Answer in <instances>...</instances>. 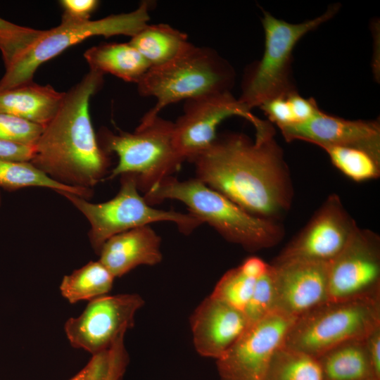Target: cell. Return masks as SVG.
<instances>
[{
  "mask_svg": "<svg viewBox=\"0 0 380 380\" xmlns=\"http://www.w3.org/2000/svg\"><path fill=\"white\" fill-rule=\"evenodd\" d=\"M144 305L137 293L106 295L89 301L83 312L65 323L70 345L92 355L108 350L134 327L136 312Z\"/></svg>",
  "mask_w": 380,
  "mask_h": 380,
  "instance_id": "obj_11",
  "label": "cell"
},
{
  "mask_svg": "<svg viewBox=\"0 0 380 380\" xmlns=\"http://www.w3.org/2000/svg\"><path fill=\"white\" fill-rule=\"evenodd\" d=\"M103 82V74L89 70L65 92L58 110L34 145L30 163L61 184L91 189L110 166L89 114L90 99Z\"/></svg>",
  "mask_w": 380,
  "mask_h": 380,
  "instance_id": "obj_2",
  "label": "cell"
},
{
  "mask_svg": "<svg viewBox=\"0 0 380 380\" xmlns=\"http://www.w3.org/2000/svg\"><path fill=\"white\" fill-rule=\"evenodd\" d=\"M295 319L274 310L248 325L233 346L216 360L220 380H265L273 357L284 346Z\"/></svg>",
  "mask_w": 380,
  "mask_h": 380,
  "instance_id": "obj_10",
  "label": "cell"
},
{
  "mask_svg": "<svg viewBox=\"0 0 380 380\" xmlns=\"http://www.w3.org/2000/svg\"><path fill=\"white\" fill-rule=\"evenodd\" d=\"M65 92L51 85L32 81L15 87L0 89V113L13 115L44 128L58 110Z\"/></svg>",
  "mask_w": 380,
  "mask_h": 380,
  "instance_id": "obj_19",
  "label": "cell"
},
{
  "mask_svg": "<svg viewBox=\"0 0 380 380\" xmlns=\"http://www.w3.org/2000/svg\"><path fill=\"white\" fill-rule=\"evenodd\" d=\"M328 155L331 163L345 176L356 182L378 179L380 160L363 150L338 146L319 147Z\"/></svg>",
  "mask_w": 380,
  "mask_h": 380,
  "instance_id": "obj_25",
  "label": "cell"
},
{
  "mask_svg": "<svg viewBox=\"0 0 380 380\" xmlns=\"http://www.w3.org/2000/svg\"><path fill=\"white\" fill-rule=\"evenodd\" d=\"M0 186L7 190H16L27 186H41L59 192H68L88 198L91 189L68 186L46 175L30 162L0 159Z\"/></svg>",
  "mask_w": 380,
  "mask_h": 380,
  "instance_id": "obj_24",
  "label": "cell"
},
{
  "mask_svg": "<svg viewBox=\"0 0 380 380\" xmlns=\"http://www.w3.org/2000/svg\"><path fill=\"white\" fill-rule=\"evenodd\" d=\"M125 334L120 336L108 349V362L103 380H121L129 362L124 343Z\"/></svg>",
  "mask_w": 380,
  "mask_h": 380,
  "instance_id": "obj_31",
  "label": "cell"
},
{
  "mask_svg": "<svg viewBox=\"0 0 380 380\" xmlns=\"http://www.w3.org/2000/svg\"><path fill=\"white\" fill-rule=\"evenodd\" d=\"M260 108L267 116L269 122L275 124L278 128L295 123L287 96L267 101Z\"/></svg>",
  "mask_w": 380,
  "mask_h": 380,
  "instance_id": "obj_32",
  "label": "cell"
},
{
  "mask_svg": "<svg viewBox=\"0 0 380 380\" xmlns=\"http://www.w3.org/2000/svg\"><path fill=\"white\" fill-rule=\"evenodd\" d=\"M265 380H322L317 358L284 346L274 354Z\"/></svg>",
  "mask_w": 380,
  "mask_h": 380,
  "instance_id": "obj_26",
  "label": "cell"
},
{
  "mask_svg": "<svg viewBox=\"0 0 380 380\" xmlns=\"http://www.w3.org/2000/svg\"><path fill=\"white\" fill-rule=\"evenodd\" d=\"M271 265L274 272L276 310L297 318L329 300V263L293 260Z\"/></svg>",
  "mask_w": 380,
  "mask_h": 380,
  "instance_id": "obj_16",
  "label": "cell"
},
{
  "mask_svg": "<svg viewBox=\"0 0 380 380\" xmlns=\"http://www.w3.org/2000/svg\"><path fill=\"white\" fill-rule=\"evenodd\" d=\"M121 176L120 191L114 198L103 203H92L77 195L59 192L90 223L89 240L96 253H99L103 243L110 237L153 222H172L184 234H189L203 224L190 213L184 214L153 208L139 194L136 175L124 174Z\"/></svg>",
  "mask_w": 380,
  "mask_h": 380,
  "instance_id": "obj_9",
  "label": "cell"
},
{
  "mask_svg": "<svg viewBox=\"0 0 380 380\" xmlns=\"http://www.w3.org/2000/svg\"><path fill=\"white\" fill-rule=\"evenodd\" d=\"M368 380H375V379H368Z\"/></svg>",
  "mask_w": 380,
  "mask_h": 380,
  "instance_id": "obj_40",
  "label": "cell"
},
{
  "mask_svg": "<svg viewBox=\"0 0 380 380\" xmlns=\"http://www.w3.org/2000/svg\"><path fill=\"white\" fill-rule=\"evenodd\" d=\"M276 300L274 272L270 264L269 270L255 280L251 296L243 311L248 326L276 310Z\"/></svg>",
  "mask_w": 380,
  "mask_h": 380,
  "instance_id": "obj_29",
  "label": "cell"
},
{
  "mask_svg": "<svg viewBox=\"0 0 380 380\" xmlns=\"http://www.w3.org/2000/svg\"><path fill=\"white\" fill-rule=\"evenodd\" d=\"M114 276L99 261H90L70 274L63 277L60 291L64 298L74 304L108 295L113 288Z\"/></svg>",
  "mask_w": 380,
  "mask_h": 380,
  "instance_id": "obj_23",
  "label": "cell"
},
{
  "mask_svg": "<svg viewBox=\"0 0 380 380\" xmlns=\"http://www.w3.org/2000/svg\"><path fill=\"white\" fill-rule=\"evenodd\" d=\"M173 127V122L158 115L142 118L134 132H103L101 148L118 156V163L108 178L134 174L139 190L145 194L163 179L172 176L184 162L174 146Z\"/></svg>",
  "mask_w": 380,
  "mask_h": 380,
  "instance_id": "obj_7",
  "label": "cell"
},
{
  "mask_svg": "<svg viewBox=\"0 0 380 380\" xmlns=\"http://www.w3.org/2000/svg\"><path fill=\"white\" fill-rule=\"evenodd\" d=\"M295 123L304 122L312 118L320 109L312 98L305 99L301 96L297 91L287 96Z\"/></svg>",
  "mask_w": 380,
  "mask_h": 380,
  "instance_id": "obj_34",
  "label": "cell"
},
{
  "mask_svg": "<svg viewBox=\"0 0 380 380\" xmlns=\"http://www.w3.org/2000/svg\"><path fill=\"white\" fill-rule=\"evenodd\" d=\"M189 322L196 352L215 360L222 357L248 327L243 312L210 295L196 307Z\"/></svg>",
  "mask_w": 380,
  "mask_h": 380,
  "instance_id": "obj_17",
  "label": "cell"
},
{
  "mask_svg": "<svg viewBox=\"0 0 380 380\" xmlns=\"http://www.w3.org/2000/svg\"><path fill=\"white\" fill-rule=\"evenodd\" d=\"M380 294V239L359 227L328 265V300Z\"/></svg>",
  "mask_w": 380,
  "mask_h": 380,
  "instance_id": "obj_14",
  "label": "cell"
},
{
  "mask_svg": "<svg viewBox=\"0 0 380 380\" xmlns=\"http://www.w3.org/2000/svg\"><path fill=\"white\" fill-rule=\"evenodd\" d=\"M160 236L149 226L116 234L102 246L99 261L114 277H120L139 265H155L163 259Z\"/></svg>",
  "mask_w": 380,
  "mask_h": 380,
  "instance_id": "obj_18",
  "label": "cell"
},
{
  "mask_svg": "<svg viewBox=\"0 0 380 380\" xmlns=\"http://www.w3.org/2000/svg\"><path fill=\"white\" fill-rule=\"evenodd\" d=\"M84 57L90 70L111 74L125 82L138 83L150 68L148 63L129 43H106L87 49Z\"/></svg>",
  "mask_w": 380,
  "mask_h": 380,
  "instance_id": "obj_20",
  "label": "cell"
},
{
  "mask_svg": "<svg viewBox=\"0 0 380 380\" xmlns=\"http://www.w3.org/2000/svg\"><path fill=\"white\" fill-rule=\"evenodd\" d=\"M367 352L375 380H380V326L365 339Z\"/></svg>",
  "mask_w": 380,
  "mask_h": 380,
  "instance_id": "obj_36",
  "label": "cell"
},
{
  "mask_svg": "<svg viewBox=\"0 0 380 380\" xmlns=\"http://www.w3.org/2000/svg\"><path fill=\"white\" fill-rule=\"evenodd\" d=\"M254 127V140L222 134L189 161L196 179L247 213L277 221L292 205L293 182L271 122L260 119Z\"/></svg>",
  "mask_w": 380,
  "mask_h": 380,
  "instance_id": "obj_1",
  "label": "cell"
},
{
  "mask_svg": "<svg viewBox=\"0 0 380 380\" xmlns=\"http://www.w3.org/2000/svg\"><path fill=\"white\" fill-rule=\"evenodd\" d=\"M357 227L340 197L331 194L272 264L293 260L329 263L343 251Z\"/></svg>",
  "mask_w": 380,
  "mask_h": 380,
  "instance_id": "obj_12",
  "label": "cell"
},
{
  "mask_svg": "<svg viewBox=\"0 0 380 380\" xmlns=\"http://www.w3.org/2000/svg\"><path fill=\"white\" fill-rule=\"evenodd\" d=\"M232 65L214 49L194 44L175 59L150 68L137 84L139 94L156 103L144 116L152 118L166 106L207 94L230 91Z\"/></svg>",
  "mask_w": 380,
  "mask_h": 380,
  "instance_id": "obj_5",
  "label": "cell"
},
{
  "mask_svg": "<svg viewBox=\"0 0 380 380\" xmlns=\"http://www.w3.org/2000/svg\"><path fill=\"white\" fill-rule=\"evenodd\" d=\"M42 32L43 30L18 25L0 17V51L5 68L15 62Z\"/></svg>",
  "mask_w": 380,
  "mask_h": 380,
  "instance_id": "obj_27",
  "label": "cell"
},
{
  "mask_svg": "<svg viewBox=\"0 0 380 380\" xmlns=\"http://www.w3.org/2000/svg\"><path fill=\"white\" fill-rule=\"evenodd\" d=\"M150 68L165 64L189 49L193 44L183 32L168 24H148L129 42Z\"/></svg>",
  "mask_w": 380,
  "mask_h": 380,
  "instance_id": "obj_22",
  "label": "cell"
},
{
  "mask_svg": "<svg viewBox=\"0 0 380 380\" xmlns=\"http://www.w3.org/2000/svg\"><path fill=\"white\" fill-rule=\"evenodd\" d=\"M270 267V264L255 256L248 258L239 266L244 275L255 280L264 275Z\"/></svg>",
  "mask_w": 380,
  "mask_h": 380,
  "instance_id": "obj_37",
  "label": "cell"
},
{
  "mask_svg": "<svg viewBox=\"0 0 380 380\" xmlns=\"http://www.w3.org/2000/svg\"><path fill=\"white\" fill-rule=\"evenodd\" d=\"M63 13V20L84 21L90 18L99 1L96 0H62L59 1Z\"/></svg>",
  "mask_w": 380,
  "mask_h": 380,
  "instance_id": "obj_33",
  "label": "cell"
},
{
  "mask_svg": "<svg viewBox=\"0 0 380 380\" xmlns=\"http://www.w3.org/2000/svg\"><path fill=\"white\" fill-rule=\"evenodd\" d=\"M339 6L331 4L322 14L299 23L286 22L263 11L264 51L245 72L238 99L243 106L251 111L267 101L297 91L292 76L293 49L306 34L331 19Z\"/></svg>",
  "mask_w": 380,
  "mask_h": 380,
  "instance_id": "obj_4",
  "label": "cell"
},
{
  "mask_svg": "<svg viewBox=\"0 0 380 380\" xmlns=\"http://www.w3.org/2000/svg\"><path fill=\"white\" fill-rule=\"evenodd\" d=\"M255 282V279L244 275L239 267H234L223 274L210 296L243 312Z\"/></svg>",
  "mask_w": 380,
  "mask_h": 380,
  "instance_id": "obj_28",
  "label": "cell"
},
{
  "mask_svg": "<svg viewBox=\"0 0 380 380\" xmlns=\"http://www.w3.org/2000/svg\"><path fill=\"white\" fill-rule=\"evenodd\" d=\"M151 2L144 1L134 11L113 14L96 20H63L59 25L43 30L39 39L6 71L0 89H10L32 81L37 69L72 45L94 37H134L148 24Z\"/></svg>",
  "mask_w": 380,
  "mask_h": 380,
  "instance_id": "obj_8",
  "label": "cell"
},
{
  "mask_svg": "<svg viewBox=\"0 0 380 380\" xmlns=\"http://www.w3.org/2000/svg\"><path fill=\"white\" fill-rule=\"evenodd\" d=\"M150 205L165 199L184 203L190 213L207 222L225 240L254 252L272 248L282 240L284 230L277 221L254 216L194 178L179 181L172 176L143 196Z\"/></svg>",
  "mask_w": 380,
  "mask_h": 380,
  "instance_id": "obj_3",
  "label": "cell"
},
{
  "mask_svg": "<svg viewBox=\"0 0 380 380\" xmlns=\"http://www.w3.org/2000/svg\"><path fill=\"white\" fill-rule=\"evenodd\" d=\"M34 153V146L24 145L0 139V159L30 162Z\"/></svg>",
  "mask_w": 380,
  "mask_h": 380,
  "instance_id": "obj_35",
  "label": "cell"
},
{
  "mask_svg": "<svg viewBox=\"0 0 380 380\" xmlns=\"http://www.w3.org/2000/svg\"><path fill=\"white\" fill-rule=\"evenodd\" d=\"M184 101L182 114L173 122L174 146L184 161L212 144L218 125L225 119L239 116L253 126L260 120L231 91L207 94Z\"/></svg>",
  "mask_w": 380,
  "mask_h": 380,
  "instance_id": "obj_13",
  "label": "cell"
},
{
  "mask_svg": "<svg viewBox=\"0 0 380 380\" xmlns=\"http://www.w3.org/2000/svg\"><path fill=\"white\" fill-rule=\"evenodd\" d=\"M380 326V294L327 300L298 317L284 347L317 358L343 343L365 339Z\"/></svg>",
  "mask_w": 380,
  "mask_h": 380,
  "instance_id": "obj_6",
  "label": "cell"
},
{
  "mask_svg": "<svg viewBox=\"0 0 380 380\" xmlns=\"http://www.w3.org/2000/svg\"><path fill=\"white\" fill-rule=\"evenodd\" d=\"M44 127L24 119L0 113V139L34 146Z\"/></svg>",
  "mask_w": 380,
  "mask_h": 380,
  "instance_id": "obj_30",
  "label": "cell"
},
{
  "mask_svg": "<svg viewBox=\"0 0 380 380\" xmlns=\"http://www.w3.org/2000/svg\"><path fill=\"white\" fill-rule=\"evenodd\" d=\"M365 339L343 343L317 357L322 380L374 379Z\"/></svg>",
  "mask_w": 380,
  "mask_h": 380,
  "instance_id": "obj_21",
  "label": "cell"
},
{
  "mask_svg": "<svg viewBox=\"0 0 380 380\" xmlns=\"http://www.w3.org/2000/svg\"><path fill=\"white\" fill-rule=\"evenodd\" d=\"M279 129L286 141H303L319 147L356 148L380 160V122L377 120H346L319 109L304 122Z\"/></svg>",
  "mask_w": 380,
  "mask_h": 380,
  "instance_id": "obj_15",
  "label": "cell"
},
{
  "mask_svg": "<svg viewBox=\"0 0 380 380\" xmlns=\"http://www.w3.org/2000/svg\"><path fill=\"white\" fill-rule=\"evenodd\" d=\"M90 371L89 362L70 380H87Z\"/></svg>",
  "mask_w": 380,
  "mask_h": 380,
  "instance_id": "obj_39",
  "label": "cell"
},
{
  "mask_svg": "<svg viewBox=\"0 0 380 380\" xmlns=\"http://www.w3.org/2000/svg\"><path fill=\"white\" fill-rule=\"evenodd\" d=\"M89 362L90 371L87 380H103L108 367V350L92 355Z\"/></svg>",
  "mask_w": 380,
  "mask_h": 380,
  "instance_id": "obj_38",
  "label": "cell"
}]
</instances>
